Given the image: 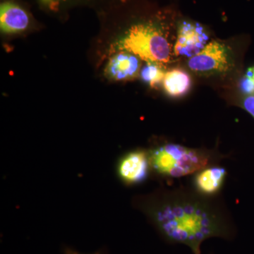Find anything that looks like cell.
Returning a JSON list of instances; mask_svg holds the SVG:
<instances>
[{
	"label": "cell",
	"mask_w": 254,
	"mask_h": 254,
	"mask_svg": "<svg viewBox=\"0 0 254 254\" xmlns=\"http://www.w3.org/2000/svg\"><path fill=\"white\" fill-rule=\"evenodd\" d=\"M115 49L128 52L146 63H170L171 48L161 28L153 23L133 25L117 42Z\"/></svg>",
	"instance_id": "3"
},
{
	"label": "cell",
	"mask_w": 254,
	"mask_h": 254,
	"mask_svg": "<svg viewBox=\"0 0 254 254\" xmlns=\"http://www.w3.org/2000/svg\"><path fill=\"white\" fill-rule=\"evenodd\" d=\"M188 66L200 75L225 73L233 66L232 53L228 47L217 41L210 42L201 51L190 58Z\"/></svg>",
	"instance_id": "4"
},
{
	"label": "cell",
	"mask_w": 254,
	"mask_h": 254,
	"mask_svg": "<svg viewBox=\"0 0 254 254\" xmlns=\"http://www.w3.org/2000/svg\"><path fill=\"white\" fill-rule=\"evenodd\" d=\"M64 254H107L106 251L105 250H100L97 252H93V253H82V252H78L77 250H73L70 247H65L63 250Z\"/></svg>",
	"instance_id": "14"
},
{
	"label": "cell",
	"mask_w": 254,
	"mask_h": 254,
	"mask_svg": "<svg viewBox=\"0 0 254 254\" xmlns=\"http://www.w3.org/2000/svg\"><path fill=\"white\" fill-rule=\"evenodd\" d=\"M135 208L145 215L155 231L169 245L187 246L201 254L205 240L231 241L237 227L222 196L210 198L190 186L160 187L133 198Z\"/></svg>",
	"instance_id": "1"
},
{
	"label": "cell",
	"mask_w": 254,
	"mask_h": 254,
	"mask_svg": "<svg viewBox=\"0 0 254 254\" xmlns=\"http://www.w3.org/2000/svg\"><path fill=\"white\" fill-rule=\"evenodd\" d=\"M165 72L161 64L146 63L140 71L141 79L152 88H156L161 84L165 78Z\"/></svg>",
	"instance_id": "11"
},
{
	"label": "cell",
	"mask_w": 254,
	"mask_h": 254,
	"mask_svg": "<svg viewBox=\"0 0 254 254\" xmlns=\"http://www.w3.org/2000/svg\"><path fill=\"white\" fill-rule=\"evenodd\" d=\"M227 177L226 169L214 165L202 169L190 176V186L195 191L210 198L221 196Z\"/></svg>",
	"instance_id": "7"
},
{
	"label": "cell",
	"mask_w": 254,
	"mask_h": 254,
	"mask_svg": "<svg viewBox=\"0 0 254 254\" xmlns=\"http://www.w3.org/2000/svg\"><path fill=\"white\" fill-rule=\"evenodd\" d=\"M240 106L254 119V94L242 97L240 100Z\"/></svg>",
	"instance_id": "13"
},
{
	"label": "cell",
	"mask_w": 254,
	"mask_h": 254,
	"mask_svg": "<svg viewBox=\"0 0 254 254\" xmlns=\"http://www.w3.org/2000/svg\"><path fill=\"white\" fill-rule=\"evenodd\" d=\"M209 37L199 23L184 21L179 26L174 47L175 55L192 58L208 44Z\"/></svg>",
	"instance_id": "6"
},
{
	"label": "cell",
	"mask_w": 254,
	"mask_h": 254,
	"mask_svg": "<svg viewBox=\"0 0 254 254\" xmlns=\"http://www.w3.org/2000/svg\"><path fill=\"white\" fill-rule=\"evenodd\" d=\"M148 153L152 176L168 183L218 165L225 158L215 150L189 148L173 142L156 145Z\"/></svg>",
	"instance_id": "2"
},
{
	"label": "cell",
	"mask_w": 254,
	"mask_h": 254,
	"mask_svg": "<svg viewBox=\"0 0 254 254\" xmlns=\"http://www.w3.org/2000/svg\"><path fill=\"white\" fill-rule=\"evenodd\" d=\"M28 24L29 18L22 8L11 2L1 5L0 26L5 33H19L26 29Z\"/></svg>",
	"instance_id": "9"
},
{
	"label": "cell",
	"mask_w": 254,
	"mask_h": 254,
	"mask_svg": "<svg viewBox=\"0 0 254 254\" xmlns=\"http://www.w3.org/2000/svg\"><path fill=\"white\" fill-rule=\"evenodd\" d=\"M117 175L125 186L141 185L151 175L148 150L136 149L125 153L119 159Z\"/></svg>",
	"instance_id": "5"
},
{
	"label": "cell",
	"mask_w": 254,
	"mask_h": 254,
	"mask_svg": "<svg viewBox=\"0 0 254 254\" xmlns=\"http://www.w3.org/2000/svg\"><path fill=\"white\" fill-rule=\"evenodd\" d=\"M240 91L245 95L254 94V66L246 71L240 83Z\"/></svg>",
	"instance_id": "12"
},
{
	"label": "cell",
	"mask_w": 254,
	"mask_h": 254,
	"mask_svg": "<svg viewBox=\"0 0 254 254\" xmlns=\"http://www.w3.org/2000/svg\"><path fill=\"white\" fill-rule=\"evenodd\" d=\"M163 84L167 94L172 98H180L190 91L191 78L182 68H173L165 73Z\"/></svg>",
	"instance_id": "10"
},
{
	"label": "cell",
	"mask_w": 254,
	"mask_h": 254,
	"mask_svg": "<svg viewBox=\"0 0 254 254\" xmlns=\"http://www.w3.org/2000/svg\"><path fill=\"white\" fill-rule=\"evenodd\" d=\"M140 58L128 52L120 51L110 59L105 74L115 81H127L136 78L140 73Z\"/></svg>",
	"instance_id": "8"
}]
</instances>
